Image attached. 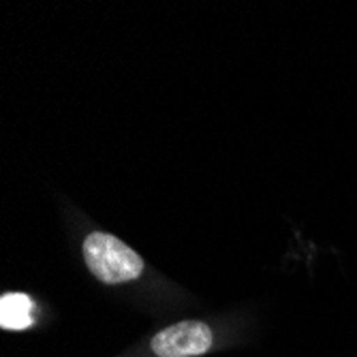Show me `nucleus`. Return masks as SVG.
<instances>
[{
  "instance_id": "obj_1",
  "label": "nucleus",
  "mask_w": 357,
  "mask_h": 357,
  "mask_svg": "<svg viewBox=\"0 0 357 357\" xmlns=\"http://www.w3.org/2000/svg\"><path fill=\"white\" fill-rule=\"evenodd\" d=\"M82 250L88 270L105 284L131 282L144 272V259L112 234L92 231L84 240Z\"/></svg>"
},
{
  "instance_id": "obj_2",
  "label": "nucleus",
  "mask_w": 357,
  "mask_h": 357,
  "mask_svg": "<svg viewBox=\"0 0 357 357\" xmlns=\"http://www.w3.org/2000/svg\"><path fill=\"white\" fill-rule=\"evenodd\" d=\"M158 357H195L204 355L212 347V330L202 321H180L176 326L160 330L152 342Z\"/></svg>"
},
{
  "instance_id": "obj_3",
  "label": "nucleus",
  "mask_w": 357,
  "mask_h": 357,
  "mask_svg": "<svg viewBox=\"0 0 357 357\" xmlns=\"http://www.w3.org/2000/svg\"><path fill=\"white\" fill-rule=\"evenodd\" d=\"M35 302L24 294H5L0 298V328L3 330H28L35 319H32Z\"/></svg>"
}]
</instances>
